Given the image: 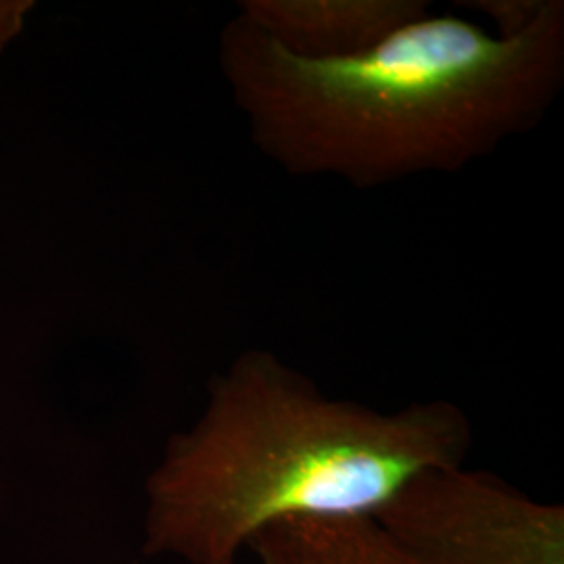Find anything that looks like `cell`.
<instances>
[{
	"instance_id": "cell-1",
	"label": "cell",
	"mask_w": 564,
	"mask_h": 564,
	"mask_svg": "<svg viewBox=\"0 0 564 564\" xmlns=\"http://www.w3.org/2000/svg\"><path fill=\"white\" fill-rule=\"evenodd\" d=\"M218 63L263 158L368 191L456 174L538 128L564 86V2L514 39L431 11L345 59L295 57L237 13Z\"/></svg>"
},
{
	"instance_id": "cell-2",
	"label": "cell",
	"mask_w": 564,
	"mask_h": 564,
	"mask_svg": "<svg viewBox=\"0 0 564 564\" xmlns=\"http://www.w3.org/2000/svg\"><path fill=\"white\" fill-rule=\"evenodd\" d=\"M473 424L445 400L395 412L328 398L274 351L249 347L214 375L191 429L147 479L144 554L237 564L291 521H372L429 468L463 466Z\"/></svg>"
},
{
	"instance_id": "cell-3",
	"label": "cell",
	"mask_w": 564,
	"mask_h": 564,
	"mask_svg": "<svg viewBox=\"0 0 564 564\" xmlns=\"http://www.w3.org/2000/svg\"><path fill=\"white\" fill-rule=\"evenodd\" d=\"M372 523L412 564H564V508L487 470L429 468Z\"/></svg>"
},
{
	"instance_id": "cell-4",
	"label": "cell",
	"mask_w": 564,
	"mask_h": 564,
	"mask_svg": "<svg viewBox=\"0 0 564 564\" xmlns=\"http://www.w3.org/2000/svg\"><path fill=\"white\" fill-rule=\"evenodd\" d=\"M431 13L426 0H241L239 15L286 53L345 59Z\"/></svg>"
},
{
	"instance_id": "cell-5",
	"label": "cell",
	"mask_w": 564,
	"mask_h": 564,
	"mask_svg": "<svg viewBox=\"0 0 564 564\" xmlns=\"http://www.w3.org/2000/svg\"><path fill=\"white\" fill-rule=\"evenodd\" d=\"M260 564H412L372 521H291L249 547Z\"/></svg>"
},
{
	"instance_id": "cell-6",
	"label": "cell",
	"mask_w": 564,
	"mask_h": 564,
	"mask_svg": "<svg viewBox=\"0 0 564 564\" xmlns=\"http://www.w3.org/2000/svg\"><path fill=\"white\" fill-rule=\"evenodd\" d=\"M545 2L547 0H473L466 4L489 21L491 34L514 39L540 20Z\"/></svg>"
},
{
	"instance_id": "cell-7",
	"label": "cell",
	"mask_w": 564,
	"mask_h": 564,
	"mask_svg": "<svg viewBox=\"0 0 564 564\" xmlns=\"http://www.w3.org/2000/svg\"><path fill=\"white\" fill-rule=\"evenodd\" d=\"M34 11L32 0H0V57L20 39L25 23Z\"/></svg>"
}]
</instances>
